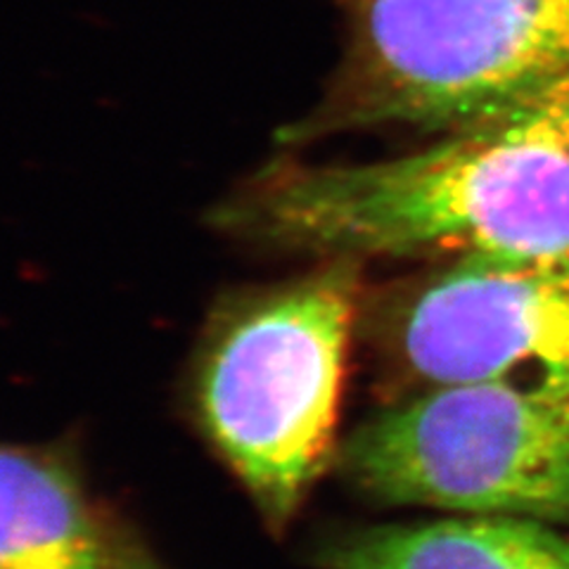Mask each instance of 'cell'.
<instances>
[{"mask_svg": "<svg viewBox=\"0 0 569 569\" xmlns=\"http://www.w3.org/2000/svg\"><path fill=\"white\" fill-rule=\"evenodd\" d=\"M345 48L280 150L380 129L453 133L569 77V0H342Z\"/></svg>", "mask_w": 569, "mask_h": 569, "instance_id": "obj_3", "label": "cell"}, {"mask_svg": "<svg viewBox=\"0 0 569 569\" xmlns=\"http://www.w3.org/2000/svg\"><path fill=\"white\" fill-rule=\"evenodd\" d=\"M219 233L313 259L569 249V77L435 146L363 164L280 152L211 209Z\"/></svg>", "mask_w": 569, "mask_h": 569, "instance_id": "obj_1", "label": "cell"}, {"mask_svg": "<svg viewBox=\"0 0 569 569\" xmlns=\"http://www.w3.org/2000/svg\"><path fill=\"white\" fill-rule=\"evenodd\" d=\"M320 569H569V529L512 515L376 525L332 533Z\"/></svg>", "mask_w": 569, "mask_h": 569, "instance_id": "obj_6", "label": "cell"}, {"mask_svg": "<svg viewBox=\"0 0 569 569\" xmlns=\"http://www.w3.org/2000/svg\"><path fill=\"white\" fill-rule=\"evenodd\" d=\"M340 470L366 498L569 529V395L503 382L430 387L361 422Z\"/></svg>", "mask_w": 569, "mask_h": 569, "instance_id": "obj_4", "label": "cell"}, {"mask_svg": "<svg viewBox=\"0 0 569 569\" xmlns=\"http://www.w3.org/2000/svg\"><path fill=\"white\" fill-rule=\"evenodd\" d=\"M368 323L430 387L503 382L569 395V249L462 254L387 299Z\"/></svg>", "mask_w": 569, "mask_h": 569, "instance_id": "obj_5", "label": "cell"}, {"mask_svg": "<svg viewBox=\"0 0 569 569\" xmlns=\"http://www.w3.org/2000/svg\"><path fill=\"white\" fill-rule=\"evenodd\" d=\"M107 546L69 458L0 443V569H104Z\"/></svg>", "mask_w": 569, "mask_h": 569, "instance_id": "obj_7", "label": "cell"}, {"mask_svg": "<svg viewBox=\"0 0 569 569\" xmlns=\"http://www.w3.org/2000/svg\"><path fill=\"white\" fill-rule=\"evenodd\" d=\"M104 569H164L146 548L127 537H112L107 546Z\"/></svg>", "mask_w": 569, "mask_h": 569, "instance_id": "obj_8", "label": "cell"}, {"mask_svg": "<svg viewBox=\"0 0 569 569\" xmlns=\"http://www.w3.org/2000/svg\"><path fill=\"white\" fill-rule=\"evenodd\" d=\"M363 261L223 292L192 356V406L211 447L273 531L332 453L345 368L363 309Z\"/></svg>", "mask_w": 569, "mask_h": 569, "instance_id": "obj_2", "label": "cell"}]
</instances>
